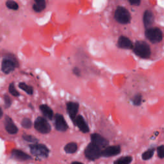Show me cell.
<instances>
[{
	"instance_id": "1",
	"label": "cell",
	"mask_w": 164,
	"mask_h": 164,
	"mask_svg": "<svg viewBox=\"0 0 164 164\" xmlns=\"http://www.w3.org/2000/svg\"><path fill=\"white\" fill-rule=\"evenodd\" d=\"M133 48L134 53L140 58L148 59L151 55L150 47L144 41H137Z\"/></svg>"
},
{
	"instance_id": "2",
	"label": "cell",
	"mask_w": 164,
	"mask_h": 164,
	"mask_svg": "<svg viewBox=\"0 0 164 164\" xmlns=\"http://www.w3.org/2000/svg\"><path fill=\"white\" fill-rule=\"evenodd\" d=\"M102 149L95 144L91 143L86 147L84 153L85 157L91 161H94L101 157Z\"/></svg>"
},
{
	"instance_id": "3",
	"label": "cell",
	"mask_w": 164,
	"mask_h": 164,
	"mask_svg": "<svg viewBox=\"0 0 164 164\" xmlns=\"http://www.w3.org/2000/svg\"><path fill=\"white\" fill-rule=\"evenodd\" d=\"M31 153L35 157L46 158L49 156V149L48 148L42 144H32L29 146Z\"/></svg>"
},
{
	"instance_id": "4",
	"label": "cell",
	"mask_w": 164,
	"mask_h": 164,
	"mask_svg": "<svg viewBox=\"0 0 164 164\" xmlns=\"http://www.w3.org/2000/svg\"><path fill=\"white\" fill-rule=\"evenodd\" d=\"M114 17L120 24L126 25L129 23L131 15L129 11L123 7H118L115 12Z\"/></svg>"
},
{
	"instance_id": "5",
	"label": "cell",
	"mask_w": 164,
	"mask_h": 164,
	"mask_svg": "<svg viewBox=\"0 0 164 164\" xmlns=\"http://www.w3.org/2000/svg\"><path fill=\"white\" fill-rule=\"evenodd\" d=\"M34 128L41 134H48L51 130V127L47 119L42 117H38L34 122Z\"/></svg>"
},
{
	"instance_id": "6",
	"label": "cell",
	"mask_w": 164,
	"mask_h": 164,
	"mask_svg": "<svg viewBox=\"0 0 164 164\" xmlns=\"http://www.w3.org/2000/svg\"><path fill=\"white\" fill-rule=\"evenodd\" d=\"M145 35L152 43L160 42L163 39V34L161 30L158 28H149L145 31Z\"/></svg>"
},
{
	"instance_id": "7",
	"label": "cell",
	"mask_w": 164,
	"mask_h": 164,
	"mask_svg": "<svg viewBox=\"0 0 164 164\" xmlns=\"http://www.w3.org/2000/svg\"><path fill=\"white\" fill-rule=\"evenodd\" d=\"M18 66V62L13 57H7L3 60L2 64V70L5 74L12 72Z\"/></svg>"
},
{
	"instance_id": "8",
	"label": "cell",
	"mask_w": 164,
	"mask_h": 164,
	"mask_svg": "<svg viewBox=\"0 0 164 164\" xmlns=\"http://www.w3.org/2000/svg\"><path fill=\"white\" fill-rule=\"evenodd\" d=\"M55 129L61 132H65L68 129L69 126L65 121L64 117L60 114H57L54 115V123Z\"/></svg>"
},
{
	"instance_id": "9",
	"label": "cell",
	"mask_w": 164,
	"mask_h": 164,
	"mask_svg": "<svg viewBox=\"0 0 164 164\" xmlns=\"http://www.w3.org/2000/svg\"><path fill=\"white\" fill-rule=\"evenodd\" d=\"M91 143L95 144L101 149L108 146L109 141L99 134H93L91 135Z\"/></svg>"
},
{
	"instance_id": "10",
	"label": "cell",
	"mask_w": 164,
	"mask_h": 164,
	"mask_svg": "<svg viewBox=\"0 0 164 164\" xmlns=\"http://www.w3.org/2000/svg\"><path fill=\"white\" fill-rule=\"evenodd\" d=\"M121 151V148L119 145L107 146L106 148H105L102 150L101 157L106 158L115 157L120 154Z\"/></svg>"
},
{
	"instance_id": "11",
	"label": "cell",
	"mask_w": 164,
	"mask_h": 164,
	"mask_svg": "<svg viewBox=\"0 0 164 164\" xmlns=\"http://www.w3.org/2000/svg\"><path fill=\"white\" fill-rule=\"evenodd\" d=\"M73 123L76 126H77L79 128V129L82 133L87 134L90 132L88 124L87 123L84 117L82 115H78L76 116L73 121Z\"/></svg>"
},
{
	"instance_id": "12",
	"label": "cell",
	"mask_w": 164,
	"mask_h": 164,
	"mask_svg": "<svg viewBox=\"0 0 164 164\" xmlns=\"http://www.w3.org/2000/svg\"><path fill=\"white\" fill-rule=\"evenodd\" d=\"M67 111L68 112L69 116L71 121L73 122L76 117L77 116L78 110H79V104L76 102H68L66 104Z\"/></svg>"
},
{
	"instance_id": "13",
	"label": "cell",
	"mask_w": 164,
	"mask_h": 164,
	"mask_svg": "<svg viewBox=\"0 0 164 164\" xmlns=\"http://www.w3.org/2000/svg\"><path fill=\"white\" fill-rule=\"evenodd\" d=\"M5 127L7 132L11 135H15L18 132V128L10 117L6 116L5 119Z\"/></svg>"
},
{
	"instance_id": "14",
	"label": "cell",
	"mask_w": 164,
	"mask_h": 164,
	"mask_svg": "<svg viewBox=\"0 0 164 164\" xmlns=\"http://www.w3.org/2000/svg\"><path fill=\"white\" fill-rule=\"evenodd\" d=\"M117 46L120 48L126 49H133L134 45L132 42L129 39L125 36H121L117 41Z\"/></svg>"
},
{
	"instance_id": "15",
	"label": "cell",
	"mask_w": 164,
	"mask_h": 164,
	"mask_svg": "<svg viewBox=\"0 0 164 164\" xmlns=\"http://www.w3.org/2000/svg\"><path fill=\"white\" fill-rule=\"evenodd\" d=\"M155 17L153 14L150 10H146L143 16V23L146 28H149L154 23Z\"/></svg>"
},
{
	"instance_id": "16",
	"label": "cell",
	"mask_w": 164,
	"mask_h": 164,
	"mask_svg": "<svg viewBox=\"0 0 164 164\" xmlns=\"http://www.w3.org/2000/svg\"><path fill=\"white\" fill-rule=\"evenodd\" d=\"M12 155L16 159L19 161H26L31 160V157L28 155L24 151L19 149H13L12 151Z\"/></svg>"
},
{
	"instance_id": "17",
	"label": "cell",
	"mask_w": 164,
	"mask_h": 164,
	"mask_svg": "<svg viewBox=\"0 0 164 164\" xmlns=\"http://www.w3.org/2000/svg\"><path fill=\"white\" fill-rule=\"evenodd\" d=\"M40 110L42 112V114L44 115L46 119L49 120H52L53 119V111L52 109L47 105H41L39 106Z\"/></svg>"
},
{
	"instance_id": "18",
	"label": "cell",
	"mask_w": 164,
	"mask_h": 164,
	"mask_svg": "<svg viewBox=\"0 0 164 164\" xmlns=\"http://www.w3.org/2000/svg\"><path fill=\"white\" fill-rule=\"evenodd\" d=\"M78 150V145L75 143H69L64 147V151L68 154H74Z\"/></svg>"
},
{
	"instance_id": "19",
	"label": "cell",
	"mask_w": 164,
	"mask_h": 164,
	"mask_svg": "<svg viewBox=\"0 0 164 164\" xmlns=\"http://www.w3.org/2000/svg\"><path fill=\"white\" fill-rule=\"evenodd\" d=\"M133 161V157L131 156H125L119 158L114 162V164H130Z\"/></svg>"
},
{
	"instance_id": "20",
	"label": "cell",
	"mask_w": 164,
	"mask_h": 164,
	"mask_svg": "<svg viewBox=\"0 0 164 164\" xmlns=\"http://www.w3.org/2000/svg\"><path fill=\"white\" fill-rule=\"evenodd\" d=\"M155 148H150L144 152L143 154H142V158L143 160H150L154 155L155 152Z\"/></svg>"
},
{
	"instance_id": "21",
	"label": "cell",
	"mask_w": 164,
	"mask_h": 164,
	"mask_svg": "<svg viewBox=\"0 0 164 164\" xmlns=\"http://www.w3.org/2000/svg\"><path fill=\"white\" fill-rule=\"evenodd\" d=\"M19 87L21 89L26 92L29 95H32L33 93H34V89H33V87L30 85H28L25 83H23V82L20 83L19 84Z\"/></svg>"
},
{
	"instance_id": "22",
	"label": "cell",
	"mask_w": 164,
	"mask_h": 164,
	"mask_svg": "<svg viewBox=\"0 0 164 164\" xmlns=\"http://www.w3.org/2000/svg\"><path fill=\"white\" fill-rule=\"evenodd\" d=\"M23 138L26 142H28V143H30L33 144H37L39 143V140L37 139V138L31 135L25 134L23 135Z\"/></svg>"
},
{
	"instance_id": "23",
	"label": "cell",
	"mask_w": 164,
	"mask_h": 164,
	"mask_svg": "<svg viewBox=\"0 0 164 164\" xmlns=\"http://www.w3.org/2000/svg\"><path fill=\"white\" fill-rule=\"evenodd\" d=\"M46 8V3L45 2H40V3H35L34 6H33V9L35 12H42Z\"/></svg>"
},
{
	"instance_id": "24",
	"label": "cell",
	"mask_w": 164,
	"mask_h": 164,
	"mask_svg": "<svg viewBox=\"0 0 164 164\" xmlns=\"http://www.w3.org/2000/svg\"><path fill=\"white\" fill-rule=\"evenodd\" d=\"M32 121L29 118H24L21 121V126L25 129H30L32 126Z\"/></svg>"
},
{
	"instance_id": "25",
	"label": "cell",
	"mask_w": 164,
	"mask_h": 164,
	"mask_svg": "<svg viewBox=\"0 0 164 164\" xmlns=\"http://www.w3.org/2000/svg\"><path fill=\"white\" fill-rule=\"evenodd\" d=\"M6 5L9 9L11 10H17L19 8L18 4L16 2L13 1V0H8V1L6 2Z\"/></svg>"
},
{
	"instance_id": "26",
	"label": "cell",
	"mask_w": 164,
	"mask_h": 164,
	"mask_svg": "<svg viewBox=\"0 0 164 164\" xmlns=\"http://www.w3.org/2000/svg\"><path fill=\"white\" fill-rule=\"evenodd\" d=\"M143 101V96L140 94H136L132 99V102L133 104L135 106H140Z\"/></svg>"
},
{
	"instance_id": "27",
	"label": "cell",
	"mask_w": 164,
	"mask_h": 164,
	"mask_svg": "<svg viewBox=\"0 0 164 164\" xmlns=\"http://www.w3.org/2000/svg\"><path fill=\"white\" fill-rule=\"evenodd\" d=\"M9 92L10 93L12 94V96H15V97H17L19 96V92L15 88V86H14V83H10V85H9Z\"/></svg>"
},
{
	"instance_id": "28",
	"label": "cell",
	"mask_w": 164,
	"mask_h": 164,
	"mask_svg": "<svg viewBox=\"0 0 164 164\" xmlns=\"http://www.w3.org/2000/svg\"><path fill=\"white\" fill-rule=\"evenodd\" d=\"M157 154L158 157L160 159H163L164 158V146L161 145L157 148Z\"/></svg>"
},
{
	"instance_id": "29",
	"label": "cell",
	"mask_w": 164,
	"mask_h": 164,
	"mask_svg": "<svg viewBox=\"0 0 164 164\" xmlns=\"http://www.w3.org/2000/svg\"><path fill=\"white\" fill-rule=\"evenodd\" d=\"M4 100H5V108H9L12 104V100H11L10 97L8 95H5L4 96Z\"/></svg>"
},
{
	"instance_id": "30",
	"label": "cell",
	"mask_w": 164,
	"mask_h": 164,
	"mask_svg": "<svg viewBox=\"0 0 164 164\" xmlns=\"http://www.w3.org/2000/svg\"><path fill=\"white\" fill-rule=\"evenodd\" d=\"M129 3L132 5L138 6L140 3V0H128Z\"/></svg>"
},
{
	"instance_id": "31",
	"label": "cell",
	"mask_w": 164,
	"mask_h": 164,
	"mask_svg": "<svg viewBox=\"0 0 164 164\" xmlns=\"http://www.w3.org/2000/svg\"><path fill=\"white\" fill-rule=\"evenodd\" d=\"M73 73H74L75 75L78 76H80V74H81V71H80V69H79V68H74V69H73Z\"/></svg>"
},
{
	"instance_id": "32",
	"label": "cell",
	"mask_w": 164,
	"mask_h": 164,
	"mask_svg": "<svg viewBox=\"0 0 164 164\" xmlns=\"http://www.w3.org/2000/svg\"><path fill=\"white\" fill-rule=\"evenodd\" d=\"M35 3H40V2H45L46 0H34Z\"/></svg>"
},
{
	"instance_id": "33",
	"label": "cell",
	"mask_w": 164,
	"mask_h": 164,
	"mask_svg": "<svg viewBox=\"0 0 164 164\" xmlns=\"http://www.w3.org/2000/svg\"><path fill=\"white\" fill-rule=\"evenodd\" d=\"M71 164H84V163H83L82 162H73Z\"/></svg>"
},
{
	"instance_id": "34",
	"label": "cell",
	"mask_w": 164,
	"mask_h": 164,
	"mask_svg": "<svg viewBox=\"0 0 164 164\" xmlns=\"http://www.w3.org/2000/svg\"><path fill=\"white\" fill-rule=\"evenodd\" d=\"M2 115H3V111L2 110V108H0V118L2 117Z\"/></svg>"
}]
</instances>
